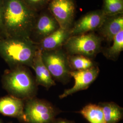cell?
Masks as SVG:
<instances>
[{
  "mask_svg": "<svg viewBox=\"0 0 123 123\" xmlns=\"http://www.w3.org/2000/svg\"><path fill=\"white\" fill-rule=\"evenodd\" d=\"M38 14L29 8L23 0H3L5 37L31 38Z\"/></svg>",
  "mask_w": 123,
  "mask_h": 123,
  "instance_id": "1",
  "label": "cell"
},
{
  "mask_svg": "<svg viewBox=\"0 0 123 123\" xmlns=\"http://www.w3.org/2000/svg\"><path fill=\"white\" fill-rule=\"evenodd\" d=\"M38 49L37 43L31 38L0 37V56L11 68L31 67Z\"/></svg>",
  "mask_w": 123,
  "mask_h": 123,
  "instance_id": "2",
  "label": "cell"
},
{
  "mask_svg": "<svg viewBox=\"0 0 123 123\" xmlns=\"http://www.w3.org/2000/svg\"><path fill=\"white\" fill-rule=\"evenodd\" d=\"M2 83L9 95L24 101L35 97L37 92L35 79L26 66H17L5 71Z\"/></svg>",
  "mask_w": 123,
  "mask_h": 123,
  "instance_id": "3",
  "label": "cell"
},
{
  "mask_svg": "<svg viewBox=\"0 0 123 123\" xmlns=\"http://www.w3.org/2000/svg\"><path fill=\"white\" fill-rule=\"evenodd\" d=\"M102 38L93 32L71 36L63 47L68 55H80L92 59L101 51Z\"/></svg>",
  "mask_w": 123,
  "mask_h": 123,
  "instance_id": "4",
  "label": "cell"
},
{
  "mask_svg": "<svg viewBox=\"0 0 123 123\" xmlns=\"http://www.w3.org/2000/svg\"><path fill=\"white\" fill-rule=\"evenodd\" d=\"M58 112L50 103L35 97L25 101L23 122L54 123Z\"/></svg>",
  "mask_w": 123,
  "mask_h": 123,
  "instance_id": "5",
  "label": "cell"
},
{
  "mask_svg": "<svg viewBox=\"0 0 123 123\" xmlns=\"http://www.w3.org/2000/svg\"><path fill=\"white\" fill-rule=\"evenodd\" d=\"M42 58L53 78L63 82L70 77L68 55L62 49L43 51Z\"/></svg>",
  "mask_w": 123,
  "mask_h": 123,
  "instance_id": "6",
  "label": "cell"
},
{
  "mask_svg": "<svg viewBox=\"0 0 123 123\" xmlns=\"http://www.w3.org/2000/svg\"><path fill=\"white\" fill-rule=\"evenodd\" d=\"M48 9L61 28L70 29L74 23L76 12L74 0H50Z\"/></svg>",
  "mask_w": 123,
  "mask_h": 123,
  "instance_id": "7",
  "label": "cell"
},
{
  "mask_svg": "<svg viewBox=\"0 0 123 123\" xmlns=\"http://www.w3.org/2000/svg\"><path fill=\"white\" fill-rule=\"evenodd\" d=\"M60 27L48 9L38 14L31 33V39L38 43Z\"/></svg>",
  "mask_w": 123,
  "mask_h": 123,
  "instance_id": "8",
  "label": "cell"
},
{
  "mask_svg": "<svg viewBox=\"0 0 123 123\" xmlns=\"http://www.w3.org/2000/svg\"><path fill=\"white\" fill-rule=\"evenodd\" d=\"M105 16L101 9L86 13L74 23L70 29L71 36L97 31L101 26Z\"/></svg>",
  "mask_w": 123,
  "mask_h": 123,
  "instance_id": "9",
  "label": "cell"
},
{
  "mask_svg": "<svg viewBox=\"0 0 123 123\" xmlns=\"http://www.w3.org/2000/svg\"><path fill=\"white\" fill-rule=\"evenodd\" d=\"M99 71L98 67L96 65L85 70L71 71L70 77L74 79V85L70 88L66 89L59 95V98L62 99L75 92L87 89L96 79Z\"/></svg>",
  "mask_w": 123,
  "mask_h": 123,
  "instance_id": "10",
  "label": "cell"
},
{
  "mask_svg": "<svg viewBox=\"0 0 123 123\" xmlns=\"http://www.w3.org/2000/svg\"><path fill=\"white\" fill-rule=\"evenodd\" d=\"M25 101L9 95L0 98V114L23 121Z\"/></svg>",
  "mask_w": 123,
  "mask_h": 123,
  "instance_id": "11",
  "label": "cell"
},
{
  "mask_svg": "<svg viewBox=\"0 0 123 123\" xmlns=\"http://www.w3.org/2000/svg\"><path fill=\"white\" fill-rule=\"evenodd\" d=\"M123 30V14L106 16L97 30L102 39L111 43L114 37Z\"/></svg>",
  "mask_w": 123,
  "mask_h": 123,
  "instance_id": "12",
  "label": "cell"
},
{
  "mask_svg": "<svg viewBox=\"0 0 123 123\" xmlns=\"http://www.w3.org/2000/svg\"><path fill=\"white\" fill-rule=\"evenodd\" d=\"M70 29H66L60 27L37 43L38 49L41 51L62 49L71 36Z\"/></svg>",
  "mask_w": 123,
  "mask_h": 123,
  "instance_id": "13",
  "label": "cell"
},
{
  "mask_svg": "<svg viewBox=\"0 0 123 123\" xmlns=\"http://www.w3.org/2000/svg\"><path fill=\"white\" fill-rule=\"evenodd\" d=\"M31 68L35 72V79L37 85L49 88L56 85L52 77L43 62L42 58V52L39 49L36 52Z\"/></svg>",
  "mask_w": 123,
  "mask_h": 123,
  "instance_id": "14",
  "label": "cell"
},
{
  "mask_svg": "<svg viewBox=\"0 0 123 123\" xmlns=\"http://www.w3.org/2000/svg\"><path fill=\"white\" fill-rule=\"evenodd\" d=\"M105 123H117L123 119V108L114 102L100 103Z\"/></svg>",
  "mask_w": 123,
  "mask_h": 123,
  "instance_id": "15",
  "label": "cell"
},
{
  "mask_svg": "<svg viewBox=\"0 0 123 123\" xmlns=\"http://www.w3.org/2000/svg\"><path fill=\"white\" fill-rule=\"evenodd\" d=\"M79 113L90 123H105L103 110L98 105L89 104Z\"/></svg>",
  "mask_w": 123,
  "mask_h": 123,
  "instance_id": "16",
  "label": "cell"
},
{
  "mask_svg": "<svg viewBox=\"0 0 123 123\" xmlns=\"http://www.w3.org/2000/svg\"><path fill=\"white\" fill-rule=\"evenodd\" d=\"M68 59L71 71L85 70L95 65L92 59L82 55H68Z\"/></svg>",
  "mask_w": 123,
  "mask_h": 123,
  "instance_id": "17",
  "label": "cell"
},
{
  "mask_svg": "<svg viewBox=\"0 0 123 123\" xmlns=\"http://www.w3.org/2000/svg\"><path fill=\"white\" fill-rule=\"evenodd\" d=\"M113 44L105 49L103 54L107 58L115 60L117 59L123 50V30L118 33L112 41Z\"/></svg>",
  "mask_w": 123,
  "mask_h": 123,
  "instance_id": "18",
  "label": "cell"
},
{
  "mask_svg": "<svg viewBox=\"0 0 123 123\" xmlns=\"http://www.w3.org/2000/svg\"><path fill=\"white\" fill-rule=\"evenodd\" d=\"M101 9L106 16L123 14V0H103Z\"/></svg>",
  "mask_w": 123,
  "mask_h": 123,
  "instance_id": "19",
  "label": "cell"
},
{
  "mask_svg": "<svg viewBox=\"0 0 123 123\" xmlns=\"http://www.w3.org/2000/svg\"><path fill=\"white\" fill-rule=\"evenodd\" d=\"M50 0H23L26 6L36 12L42 11L48 7Z\"/></svg>",
  "mask_w": 123,
  "mask_h": 123,
  "instance_id": "20",
  "label": "cell"
},
{
  "mask_svg": "<svg viewBox=\"0 0 123 123\" xmlns=\"http://www.w3.org/2000/svg\"><path fill=\"white\" fill-rule=\"evenodd\" d=\"M0 37H5L3 25V0H0Z\"/></svg>",
  "mask_w": 123,
  "mask_h": 123,
  "instance_id": "21",
  "label": "cell"
},
{
  "mask_svg": "<svg viewBox=\"0 0 123 123\" xmlns=\"http://www.w3.org/2000/svg\"><path fill=\"white\" fill-rule=\"evenodd\" d=\"M54 123H74L72 121L64 119H56Z\"/></svg>",
  "mask_w": 123,
  "mask_h": 123,
  "instance_id": "22",
  "label": "cell"
},
{
  "mask_svg": "<svg viewBox=\"0 0 123 123\" xmlns=\"http://www.w3.org/2000/svg\"><path fill=\"white\" fill-rule=\"evenodd\" d=\"M0 123H3L2 122V121L1 119H0Z\"/></svg>",
  "mask_w": 123,
  "mask_h": 123,
  "instance_id": "23",
  "label": "cell"
},
{
  "mask_svg": "<svg viewBox=\"0 0 123 123\" xmlns=\"http://www.w3.org/2000/svg\"><path fill=\"white\" fill-rule=\"evenodd\" d=\"M11 123V122H10V123Z\"/></svg>",
  "mask_w": 123,
  "mask_h": 123,
  "instance_id": "24",
  "label": "cell"
}]
</instances>
